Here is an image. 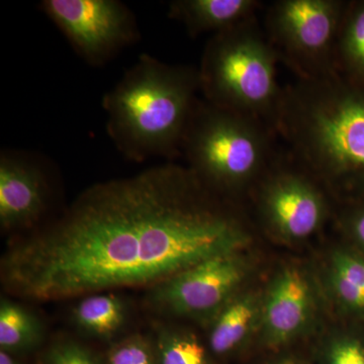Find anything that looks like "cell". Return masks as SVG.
I'll return each instance as SVG.
<instances>
[{
    "label": "cell",
    "instance_id": "obj_1",
    "mask_svg": "<svg viewBox=\"0 0 364 364\" xmlns=\"http://www.w3.org/2000/svg\"><path fill=\"white\" fill-rule=\"evenodd\" d=\"M188 167L164 164L86 189L61 218L4 254L9 293L36 301L159 286L247 245L244 223Z\"/></svg>",
    "mask_w": 364,
    "mask_h": 364
},
{
    "label": "cell",
    "instance_id": "obj_2",
    "mask_svg": "<svg viewBox=\"0 0 364 364\" xmlns=\"http://www.w3.org/2000/svg\"><path fill=\"white\" fill-rule=\"evenodd\" d=\"M287 154L318 181H364V85L338 73L284 87L274 124Z\"/></svg>",
    "mask_w": 364,
    "mask_h": 364
},
{
    "label": "cell",
    "instance_id": "obj_3",
    "mask_svg": "<svg viewBox=\"0 0 364 364\" xmlns=\"http://www.w3.org/2000/svg\"><path fill=\"white\" fill-rule=\"evenodd\" d=\"M198 90V69L142 55L102 102L117 150L136 162L178 156Z\"/></svg>",
    "mask_w": 364,
    "mask_h": 364
},
{
    "label": "cell",
    "instance_id": "obj_4",
    "mask_svg": "<svg viewBox=\"0 0 364 364\" xmlns=\"http://www.w3.org/2000/svg\"><path fill=\"white\" fill-rule=\"evenodd\" d=\"M279 61L255 16L208 41L198 68L200 91L210 104L255 117L274 132L284 92Z\"/></svg>",
    "mask_w": 364,
    "mask_h": 364
},
{
    "label": "cell",
    "instance_id": "obj_5",
    "mask_svg": "<svg viewBox=\"0 0 364 364\" xmlns=\"http://www.w3.org/2000/svg\"><path fill=\"white\" fill-rule=\"evenodd\" d=\"M274 136L255 117L198 100L181 152L188 168L215 193L237 191L259 181L268 168L277 153Z\"/></svg>",
    "mask_w": 364,
    "mask_h": 364
},
{
    "label": "cell",
    "instance_id": "obj_6",
    "mask_svg": "<svg viewBox=\"0 0 364 364\" xmlns=\"http://www.w3.org/2000/svg\"><path fill=\"white\" fill-rule=\"evenodd\" d=\"M347 4L340 0H277L264 16L277 58L309 80L336 73L335 51Z\"/></svg>",
    "mask_w": 364,
    "mask_h": 364
},
{
    "label": "cell",
    "instance_id": "obj_7",
    "mask_svg": "<svg viewBox=\"0 0 364 364\" xmlns=\"http://www.w3.org/2000/svg\"><path fill=\"white\" fill-rule=\"evenodd\" d=\"M258 208L263 221L289 240H303L322 226L328 205L317 179L287 153H277L260 177Z\"/></svg>",
    "mask_w": 364,
    "mask_h": 364
},
{
    "label": "cell",
    "instance_id": "obj_8",
    "mask_svg": "<svg viewBox=\"0 0 364 364\" xmlns=\"http://www.w3.org/2000/svg\"><path fill=\"white\" fill-rule=\"evenodd\" d=\"M41 6L92 66L104 65L139 38L134 14L117 0H45Z\"/></svg>",
    "mask_w": 364,
    "mask_h": 364
},
{
    "label": "cell",
    "instance_id": "obj_9",
    "mask_svg": "<svg viewBox=\"0 0 364 364\" xmlns=\"http://www.w3.org/2000/svg\"><path fill=\"white\" fill-rule=\"evenodd\" d=\"M238 252L220 254L156 287L153 299L177 315L205 317L222 310L245 277Z\"/></svg>",
    "mask_w": 364,
    "mask_h": 364
},
{
    "label": "cell",
    "instance_id": "obj_10",
    "mask_svg": "<svg viewBox=\"0 0 364 364\" xmlns=\"http://www.w3.org/2000/svg\"><path fill=\"white\" fill-rule=\"evenodd\" d=\"M47 202L44 174L28 158L13 152L0 157V223L6 230L31 226Z\"/></svg>",
    "mask_w": 364,
    "mask_h": 364
},
{
    "label": "cell",
    "instance_id": "obj_11",
    "mask_svg": "<svg viewBox=\"0 0 364 364\" xmlns=\"http://www.w3.org/2000/svg\"><path fill=\"white\" fill-rule=\"evenodd\" d=\"M311 301L310 287L303 273L296 268H287L280 273L273 282L265 304L268 341L282 344L294 338L308 322Z\"/></svg>",
    "mask_w": 364,
    "mask_h": 364
},
{
    "label": "cell",
    "instance_id": "obj_12",
    "mask_svg": "<svg viewBox=\"0 0 364 364\" xmlns=\"http://www.w3.org/2000/svg\"><path fill=\"white\" fill-rule=\"evenodd\" d=\"M260 6L262 2L257 0H176L169 4L168 16L191 37L214 36L255 18Z\"/></svg>",
    "mask_w": 364,
    "mask_h": 364
},
{
    "label": "cell",
    "instance_id": "obj_13",
    "mask_svg": "<svg viewBox=\"0 0 364 364\" xmlns=\"http://www.w3.org/2000/svg\"><path fill=\"white\" fill-rule=\"evenodd\" d=\"M336 73L364 85V4H347L335 51Z\"/></svg>",
    "mask_w": 364,
    "mask_h": 364
},
{
    "label": "cell",
    "instance_id": "obj_14",
    "mask_svg": "<svg viewBox=\"0 0 364 364\" xmlns=\"http://www.w3.org/2000/svg\"><path fill=\"white\" fill-rule=\"evenodd\" d=\"M257 315V304L251 296L235 299L222 309L210 335V350L226 355L245 340Z\"/></svg>",
    "mask_w": 364,
    "mask_h": 364
},
{
    "label": "cell",
    "instance_id": "obj_15",
    "mask_svg": "<svg viewBox=\"0 0 364 364\" xmlns=\"http://www.w3.org/2000/svg\"><path fill=\"white\" fill-rule=\"evenodd\" d=\"M126 306L114 294H88L74 306L76 324L100 338H109L126 321Z\"/></svg>",
    "mask_w": 364,
    "mask_h": 364
},
{
    "label": "cell",
    "instance_id": "obj_16",
    "mask_svg": "<svg viewBox=\"0 0 364 364\" xmlns=\"http://www.w3.org/2000/svg\"><path fill=\"white\" fill-rule=\"evenodd\" d=\"M43 328L33 314L13 301L0 305V348L9 353L30 351L40 344Z\"/></svg>",
    "mask_w": 364,
    "mask_h": 364
},
{
    "label": "cell",
    "instance_id": "obj_17",
    "mask_svg": "<svg viewBox=\"0 0 364 364\" xmlns=\"http://www.w3.org/2000/svg\"><path fill=\"white\" fill-rule=\"evenodd\" d=\"M332 284L343 305L364 312V261L340 252L333 258Z\"/></svg>",
    "mask_w": 364,
    "mask_h": 364
},
{
    "label": "cell",
    "instance_id": "obj_18",
    "mask_svg": "<svg viewBox=\"0 0 364 364\" xmlns=\"http://www.w3.org/2000/svg\"><path fill=\"white\" fill-rule=\"evenodd\" d=\"M158 364H210L205 347L193 337L164 332L158 338Z\"/></svg>",
    "mask_w": 364,
    "mask_h": 364
},
{
    "label": "cell",
    "instance_id": "obj_19",
    "mask_svg": "<svg viewBox=\"0 0 364 364\" xmlns=\"http://www.w3.org/2000/svg\"><path fill=\"white\" fill-rule=\"evenodd\" d=\"M107 364H158L156 352L143 337L131 336L112 346Z\"/></svg>",
    "mask_w": 364,
    "mask_h": 364
},
{
    "label": "cell",
    "instance_id": "obj_20",
    "mask_svg": "<svg viewBox=\"0 0 364 364\" xmlns=\"http://www.w3.org/2000/svg\"><path fill=\"white\" fill-rule=\"evenodd\" d=\"M326 364H364V342L353 337L335 340L326 354Z\"/></svg>",
    "mask_w": 364,
    "mask_h": 364
},
{
    "label": "cell",
    "instance_id": "obj_21",
    "mask_svg": "<svg viewBox=\"0 0 364 364\" xmlns=\"http://www.w3.org/2000/svg\"><path fill=\"white\" fill-rule=\"evenodd\" d=\"M44 364H100L93 354L74 342L53 346L45 356Z\"/></svg>",
    "mask_w": 364,
    "mask_h": 364
},
{
    "label": "cell",
    "instance_id": "obj_22",
    "mask_svg": "<svg viewBox=\"0 0 364 364\" xmlns=\"http://www.w3.org/2000/svg\"><path fill=\"white\" fill-rule=\"evenodd\" d=\"M348 227L356 241L364 247V210H358L349 218Z\"/></svg>",
    "mask_w": 364,
    "mask_h": 364
},
{
    "label": "cell",
    "instance_id": "obj_23",
    "mask_svg": "<svg viewBox=\"0 0 364 364\" xmlns=\"http://www.w3.org/2000/svg\"><path fill=\"white\" fill-rule=\"evenodd\" d=\"M0 364H23L14 356V354L0 350Z\"/></svg>",
    "mask_w": 364,
    "mask_h": 364
},
{
    "label": "cell",
    "instance_id": "obj_24",
    "mask_svg": "<svg viewBox=\"0 0 364 364\" xmlns=\"http://www.w3.org/2000/svg\"><path fill=\"white\" fill-rule=\"evenodd\" d=\"M277 364H301V363H298V361L289 360V359H287V360L279 361V363H277Z\"/></svg>",
    "mask_w": 364,
    "mask_h": 364
}]
</instances>
